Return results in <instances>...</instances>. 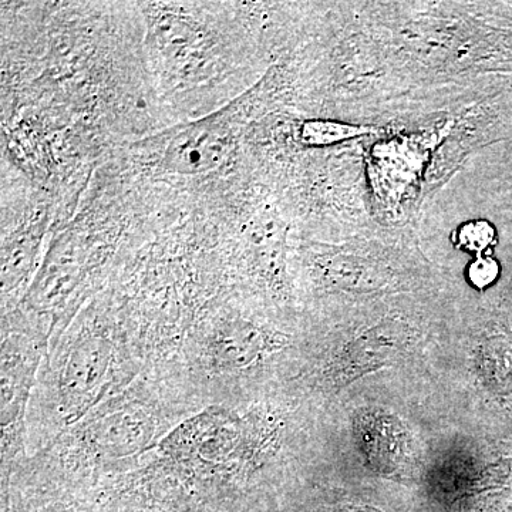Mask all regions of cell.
<instances>
[{
  "label": "cell",
  "instance_id": "cell-1",
  "mask_svg": "<svg viewBox=\"0 0 512 512\" xmlns=\"http://www.w3.org/2000/svg\"><path fill=\"white\" fill-rule=\"evenodd\" d=\"M144 52L158 109L195 121L224 104L235 70L234 3H140Z\"/></svg>",
  "mask_w": 512,
  "mask_h": 512
},
{
  "label": "cell",
  "instance_id": "cell-2",
  "mask_svg": "<svg viewBox=\"0 0 512 512\" xmlns=\"http://www.w3.org/2000/svg\"><path fill=\"white\" fill-rule=\"evenodd\" d=\"M146 372L126 323L101 289L49 349L33 392L43 448ZM39 448V450H40Z\"/></svg>",
  "mask_w": 512,
  "mask_h": 512
},
{
  "label": "cell",
  "instance_id": "cell-3",
  "mask_svg": "<svg viewBox=\"0 0 512 512\" xmlns=\"http://www.w3.org/2000/svg\"><path fill=\"white\" fill-rule=\"evenodd\" d=\"M198 412L183 392L143 373L30 457L62 476L126 473Z\"/></svg>",
  "mask_w": 512,
  "mask_h": 512
},
{
  "label": "cell",
  "instance_id": "cell-4",
  "mask_svg": "<svg viewBox=\"0 0 512 512\" xmlns=\"http://www.w3.org/2000/svg\"><path fill=\"white\" fill-rule=\"evenodd\" d=\"M47 352L49 343L39 336L16 328H2L0 454L3 481L29 458V406Z\"/></svg>",
  "mask_w": 512,
  "mask_h": 512
},
{
  "label": "cell",
  "instance_id": "cell-5",
  "mask_svg": "<svg viewBox=\"0 0 512 512\" xmlns=\"http://www.w3.org/2000/svg\"><path fill=\"white\" fill-rule=\"evenodd\" d=\"M406 332L396 323H380L355 340L346 343L329 360L323 375L335 387L345 386L366 373L375 372L399 355L406 343Z\"/></svg>",
  "mask_w": 512,
  "mask_h": 512
},
{
  "label": "cell",
  "instance_id": "cell-6",
  "mask_svg": "<svg viewBox=\"0 0 512 512\" xmlns=\"http://www.w3.org/2000/svg\"><path fill=\"white\" fill-rule=\"evenodd\" d=\"M494 239L495 229L488 222L478 221L464 228V241L468 247L476 249V251H483L490 247Z\"/></svg>",
  "mask_w": 512,
  "mask_h": 512
},
{
  "label": "cell",
  "instance_id": "cell-7",
  "mask_svg": "<svg viewBox=\"0 0 512 512\" xmlns=\"http://www.w3.org/2000/svg\"><path fill=\"white\" fill-rule=\"evenodd\" d=\"M498 274H500V266L491 258L477 259L470 269L471 281L478 288H485V286L493 284Z\"/></svg>",
  "mask_w": 512,
  "mask_h": 512
},
{
  "label": "cell",
  "instance_id": "cell-8",
  "mask_svg": "<svg viewBox=\"0 0 512 512\" xmlns=\"http://www.w3.org/2000/svg\"><path fill=\"white\" fill-rule=\"evenodd\" d=\"M29 512H70L69 507L63 503V501H52L45 505L35 508V510Z\"/></svg>",
  "mask_w": 512,
  "mask_h": 512
},
{
  "label": "cell",
  "instance_id": "cell-9",
  "mask_svg": "<svg viewBox=\"0 0 512 512\" xmlns=\"http://www.w3.org/2000/svg\"><path fill=\"white\" fill-rule=\"evenodd\" d=\"M507 165H510V168H507V170H505V180L503 183V187L505 188V194L511 195L512 197V156L508 158Z\"/></svg>",
  "mask_w": 512,
  "mask_h": 512
}]
</instances>
